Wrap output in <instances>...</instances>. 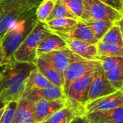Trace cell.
<instances>
[{"instance_id": "4dcf8cb0", "label": "cell", "mask_w": 123, "mask_h": 123, "mask_svg": "<svg viewBox=\"0 0 123 123\" xmlns=\"http://www.w3.org/2000/svg\"><path fill=\"white\" fill-rule=\"evenodd\" d=\"M99 1L111 6L115 10L120 12V13L122 11H123V0H99Z\"/></svg>"}, {"instance_id": "d4e9b609", "label": "cell", "mask_w": 123, "mask_h": 123, "mask_svg": "<svg viewBox=\"0 0 123 123\" xmlns=\"http://www.w3.org/2000/svg\"><path fill=\"white\" fill-rule=\"evenodd\" d=\"M56 0H43L36 9V18L37 21L45 22L53 11Z\"/></svg>"}, {"instance_id": "5bb4252c", "label": "cell", "mask_w": 123, "mask_h": 123, "mask_svg": "<svg viewBox=\"0 0 123 123\" xmlns=\"http://www.w3.org/2000/svg\"><path fill=\"white\" fill-rule=\"evenodd\" d=\"M35 66L37 69L50 81V84L63 89L65 84L63 74H61L40 57L37 58Z\"/></svg>"}, {"instance_id": "8992f818", "label": "cell", "mask_w": 123, "mask_h": 123, "mask_svg": "<svg viewBox=\"0 0 123 123\" xmlns=\"http://www.w3.org/2000/svg\"><path fill=\"white\" fill-rule=\"evenodd\" d=\"M84 12L81 20L107 19L117 22L122 17V14L99 0H83Z\"/></svg>"}, {"instance_id": "ab89813d", "label": "cell", "mask_w": 123, "mask_h": 123, "mask_svg": "<svg viewBox=\"0 0 123 123\" xmlns=\"http://www.w3.org/2000/svg\"></svg>"}, {"instance_id": "e575fe53", "label": "cell", "mask_w": 123, "mask_h": 123, "mask_svg": "<svg viewBox=\"0 0 123 123\" xmlns=\"http://www.w3.org/2000/svg\"><path fill=\"white\" fill-rule=\"evenodd\" d=\"M5 107H6V106H5ZM5 107H2L1 109H0V120H1V117H2V115H3L4 112Z\"/></svg>"}, {"instance_id": "8d00e7d4", "label": "cell", "mask_w": 123, "mask_h": 123, "mask_svg": "<svg viewBox=\"0 0 123 123\" xmlns=\"http://www.w3.org/2000/svg\"><path fill=\"white\" fill-rule=\"evenodd\" d=\"M2 12V6H1V0H0V17Z\"/></svg>"}, {"instance_id": "9a60e30c", "label": "cell", "mask_w": 123, "mask_h": 123, "mask_svg": "<svg viewBox=\"0 0 123 123\" xmlns=\"http://www.w3.org/2000/svg\"><path fill=\"white\" fill-rule=\"evenodd\" d=\"M66 48H68V47L65 40L58 35L50 32L39 44L37 49V55L38 58L43 54Z\"/></svg>"}, {"instance_id": "52a82bcc", "label": "cell", "mask_w": 123, "mask_h": 123, "mask_svg": "<svg viewBox=\"0 0 123 123\" xmlns=\"http://www.w3.org/2000/svg\"><path fill=\"white\" fill-rule=\"evenodd\" d=\"M102 68L101 62L99 60H86L80 58L72 63L64 73L65 84L63 90L66 96L68 94L70 86L86 74L97 71Z\"/></svg>"}, {"instance_id": "4fadbf2b", "label": "cell", "mask_w": 123, "mask_h": 123, "mask_svg": "<svg viewBox=\"0 0 123 123\" xmlns=\"http://www.w3.org/2000/svg\"><path fill=\"white\" fill-rule=\"evenodd\" d=\"M67 105L66 99L58 100H40L35 103L33 115L35 123H42L49 118L55 112Z\"/></svg>"}, {"instance_id": "30bf717a", "label": "cell", "mask_w": 123, "mask_h": 123, "mask_svg": "<svg viewBox=\"0 0 123 123\" xmlns=\"http://www.w3.org/2000/svg\"><path fill=\"white\" fill-rule=\"evenodd\" d=\"M123 106V92L117 91L116 92L97 99L85 105L86 115L106 112L117 107Z\"/></svg>"}, {"instance_id": "ba28073f", "label": "cell", "mask_w": 123, "mask_h": 123, "mask_svg": "<svg viewBox=\"0 0 123 123\" xmlns=\"http://www.w3.org/2000/svg\"><path fill=\"white\" fill-rule=\"evenodd\" d=\"M117 91V90L112 86L107 79L105 71L102 68L97 71L93 76L87 97L86 104L100 97L113 94Z\"/></svg>"}, {"instance_id": "ac0fdd59", "label": "cell", "mask_w": 123, "mask_h": 123, "mask_svg": "<svg viewBox=\"0 0 123 123\" xmlns=\"http://www.w3.org/2000/svg\"><path fill=\"white\" fill-rule=\"evenodd\" d=\"M35 103L24 98H20L17 102L15 115L12 123H21L33 117Z\"/></svg>"}, {"instance_id": "f546056e", "label": "cell", "mask_w": 123, "mask_h": 123, "mask_svg": "<svg viewBox=\"0 0 123 123\" xmlns=\"http://www.w3.org/2000/svg\"><path fill=\"white\" fill-rule=\"evenodd\" d=\"M18 102H12L6 105L3 115L0 120V123H12Z\"/></svg>"}, {"instance_id": "f35d334b", "label": "cell", "mask_w": 123, "mask_h": 123, "mask_svg": "<svg viewBox=\"0 0 123 123\" xmlns=\"http://www.w3.org/2000/svg\"><path fill=\"white\" fill-rule=\"evenodd\" d=\"M121 91H122V92H123V89H122V90H121Z\"/></svg>"}, {"instance_id": "484cf974", "label": "cell", "mask_w": 123, "mask_h": 123, "mask_svg": "<svg viewBox=\"0 0 123 123\" xmlns=\"http://www.w3.org/2000/svg\"><path fill=\"white\" fill-rule=\"evenodd\" d=\"M101 40L123 47V36L120 27L118 26L117 22H115L112 25V27L107 32V33L104 35Z\"/></svg>"}, {"instance_id": "603a6c76", "label": "cell", "mask_w": 123, "mask_h": 123, "mask_svg": "<svg viewBox=\"0 0 123 123\" xmlns=\"http://www.w3.org/2000/svg\"><path fill=\"white\" fill-rule=\"evenodd\" d=\"M98 56L123 57V47L99 40L97 44Z\"/></svg>"}, {"instance_id": "277c9868", "label": "cell", "mask_w": 123, "mask_h": 123, "mask_svg": "<svg viewBox=\"0 0 123 123\" xmlns=\"http://www.w3.org/2000/svg\"><path fill=\"white\" fill-rule=\"evenodd\" d=\"M37 21L36 14L27 19L14 23L1 39V44L5 58L7 61L14 60V54L21 45L25 37L30 32Z\"/></svg>"}, {"instance_id": "8fae6325", "label": "cell", "mask_w": 123, "mask_h": 123, "mask_svg": "<svg viewBox=\"0 0 123 123\" xmlns=\"http://www.w3.org/2000/svg\"><path fill=\"white\" fill-rule=\"evenodd\" d=\"M21 98L26 99L34 103L40 100H58V99H66L64 90L61 87H58L53 84H50L49 86L37 90H28L24 91Z\"/></svg>"}, {"instance_id": "4316f807", "label": "cell", "mask_w": 123, "mask_h": 123, "mask_svg": "<svg viewBox=\"0 0 123 123\" xmlns=\"http://www.w3.org/2000/svg\"><path fill=\"white\" fill-rule=\"evenodd\" d=\"M105 76L112 86L117 91H121L123 88V66L105 72Z\"/></svg>"}, {"instance_id": "f1b7e54d", "label": "cell", "mask_w": 123, "mask_h": 123, "mask_svg": "<svg viewBox=\"0 0 123 123\" xmlns=\"http://www.w3.org/2000/svg\"><path fill=\"white\" fill-rule=\"evenodd\" d=\"M66 5L70 9V11L77 17L78 19H81L84 12V4L83 0H63Z\"/></svg>"}, {"instance_id": "ffe728a7", "label": "cell", "mask_w": 123, "mask_h": 123, "mask_svg": "<svg viewBox=\"0 0 123 123\" xmlns=\"http://www.w3.org/2000/svg\"><path fill=\"white\" fill-rule=\"evenodd\" d=\"M77 22V19L71 18H58L47 21L45 23L52 32L66 34L74 28Z\"/></svg>"}, {"instance_id": "83f0119b", "label": "cell", "mask_w": 123, "mask_h": 123, "mask_svg": "<svg viewBox=\"0 0 123 123\" xmlns=\"http://www.w3.org/2000/svg\"><path fill=\"white\" fill-rule=\"evenodd\" d=\"M97 60L101 62L102 68L105 72L110 71L123 66V57H102L98 56Z\"/></svg>"}, {"instance_id": "44dd1931", "label": "cell", "mask_w": 123, "mask_h": 123, "mask_svg": "<svg viewBox=\"0 0 123 123\" xmlns=\"http://www.w3.org/2000/svg\"><path fill=\"white\" fill-rule=\"evenodd\" d=\"M50 84H52L35 68L30 72L27 78L25 91L43 89L49 86Z\"/></svg>"}, {"instance_id": "d590c367", "label": "cell", "mask_w": 123, "mask_h": 123, "mask_svg": "<svg viewBox=\"0 0 123 123\" xmlns=\"http://www.w3.org/2000/svg\"><path fill=\"white\" fill-rule=\"evenodd\" d=\"M5 106H6V105L0 101V109H1L2 107H5Z\"/></svg>"}, {"instance_id": "7c38bea8", "label": "cell", "mask_w": 123, "mask_h": 123, "mask_svg": "<svg viewBox=\"0 0 123 123\" xmlns=\"http://www.w3.org/2000/svg\"><path fill=\"white\" fill-rule=\"evenodd\" d=\"M55 34L58 35L65 40L68 48L76 55L86 60H97L98 53L97 45L76 39H73L61 34Z\"/></svg>"}, {"instance_id": "7402d4cb", "label": "cell", "mask_w": 123, "mask_h": 123, "mask_svg": "<svg viewBox=\"0 0 123 123\" xmlns=\"http://www.w3.org/2000/svg\"><path fill=\"white\" fill-rule=\"evenodd\" d=\"M84 22L90 27L95 38L98 41L102 39L107 32L115 24V22L107 19H92Z\"/></svg>"}, {"instance_id": "9c48e42d", "label": "cell", "mask_w": 123, "mask_h": 123, "mask_svg": "<svg viewBox=\"0 0 123 123\" xmlns=\"http://www.w3.org/2000/svg\"><path fill=\"white\" fill-rule=\"evenodd\" d=\"M61 74H63L69 66L74 61L82 58L74 53L68 48L53 51L40 56Z\"/></svg>"}, {"instance_id": "836d02e7", "label": "cell", "mask_w": 123, "mask_h": 123, "mask_svg": "<svg viewBox=\"0 0 123 123\" xmlns=\"http://www.w3.org/2000/svg\"><path fill=\"white\" fill-rule=\"evenodd\" d=\"M118 26L120 27V31H121V34H122V36H123V17H122L119 21L117 22Z\"/></svg>"}, {"instance_id": "5b68a950", "label": "cell", "mask_w": 123, "mask_h": 123, "mask_svg": "<svg viewBox=\"0 0 123 123\" xmlns=\"http://www.w3.org/2000/svg\"><path fill=\"white\" fill-rule=\"evenodd\" d=\"M96 71H92L74 81L69 87L66 95L67 105L79 110L86 115L85 105L90 85Z\"/></svg>"}, {"instance_id": "1f68e13d", "label": "cell", "mask_w": 123, "mask_h": 123, "mask_svg": "<svg viewBox=\"0 0 123 123\" xmlns=\"http://www.w3.org/2000/svg\"><path fill=\"white\" fill-rule=\"evenodd\" d=\"M70 123H90V122L86 115H81L76 117Z\"/></svg>"}, {"instance_id": "d6a6232c", "label": "cell", "mask_w": 123, "mask_h": 123, "mask_svg": "<svg viewBox=\"0 0 123 123\" xmlns=\"http://www.w3.org/2000/svg\"><path fill=\"white\" fill-rule=\"evenodd\" d=\"M6 62H8V61L5 58L3 47H2V44H1V40L0 39V66L4 63H6Z\"/></svg>"}, {"instance_id": "7a4b0ae2", "label": "cell", "mask_w": 123, "mask_h": 123, "mask_svg": "<svg viewBox=\"0 0 123 123\" xmlns=\"http://www.w3.org/2000/svg\"><path fill=\"white\" fill-rule=\"evenodd\" d=\"M43 0H1L2 12L0 17V39L17 22L35 15Z\"/></svg>"}, {"instance_id": "e0dca14e", "label": "cell", "mask_w": 123, "mask_h": 123, "mask_svg": "<svg viewBox=\"0 0 123 123\" xmlns=\"http://www.w3.org/2000/svg\"><path fill=\"white\" fill-rule=\"evenodd\" d=\"M58 34H61L73 39L82 40L94 45H97L99 42L95 38L90 27L83 20L81 19L78 20L77 24L71 32L66 34H62V33H58Z\"/></svg>"}, {"instance_id": "6da1fadb", "label": "cell", "mask_w": 123, "mask_h": 123, "mask_svg": "<svg viewBox=\"0 0 123 123\" xmlns=\"http://www.w3.org/2000/svg\"><path fill=\"white\" fill-rule=\"evenodd\" d=\"M35 64L9 61L0 66V101L5 105L21 98Z\"/></svg>"}, {"instance_id": "74e56055", "label": "cell", "mask_w": 123, "mask_h": 123, "mask_svg": "<svg viewBox=\"0 0 123 123\" xmlns=\"http://www.w3.org/2000/svg\"><path fill=\"white\" fill-rule=\"evenodd\" d=\"M121 14H122V16H123V11L121 12Z\"/></svg>"}, {"instance_id": "3957f363", "label": "cell", "mask_w": 123, "mask_h": 123, "mask_svg": "<svg viewBox=\"0 0 123 123\" xmlns=\"http://www.w3.org/2000/svg\"><path fill=\"white\" fill-rule=\"evenodd\" d=\"M50 32H52L48 28L45 22L37 21L30 32L15 51L14 59L18 62L35 64L37 59V47L42 40Z\"/></svg>"}, {"instance_id": "d6986e66", "label": "cell", "mask_w": 123, "mask_h": 123, "mask_svg": "<svg viewBox=\"0 0 123 123\" xmlns=\"http://www.w3.org/2000/svg\"><path fill=\"white\" fill-rule=\"evenodd\" d=\"M85 115L82 112L73 107L66 105L58 112L52 115L42 123H70L76 117Z\"/></svg>"}, {"instance_id": "cb8c5ba5", "label": "cell", "mask_w": 123, "mask_h": 123, "mask_svg": "<svg viewBox=\"0 0 123 123\" xmlns=\"http://www.w3.org/2000/svg\"><path fill=\"white\" fill-rule=\"evenodd\" d=\"M58 18H71V19L79 20L70 11V9L66 5L63 0H56L55 1L53 11L50 13V16L48 17L47 21H49V20H51L53 19H58Z\"/></svg>"}, {"instance_id": "2e32d148", "label": "cell", "mask_w": 123, "mask_h": 123, "mask_svg": "<svg viewBox=\"0 0 123 123\" xmlns=\"http://www.w3.org/2000/svg\"><path fill=\"white\" fill-rule=\"evenodd\" d=\"M90 123H123V106L106 111L86 115Z\"/></svg>"}]
</instances>
